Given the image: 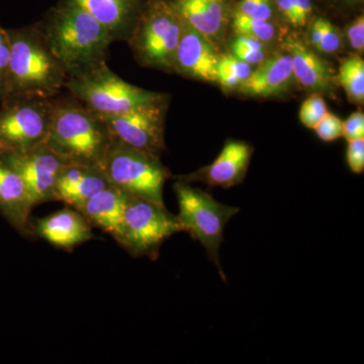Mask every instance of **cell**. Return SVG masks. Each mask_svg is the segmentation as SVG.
Listing matches in <instances>:
<instances>
[{
    "instance_id": "1",
    "label": "cell",
    "mask_w": 364,
    "mask_h": 364,
    "mask_svg": "<svg viewBox=\"0 0 364 364\" xmlns=\"http://www.w3.org/2000/svg\"><path fill=\"white\" fill-rule=\"evenodd\" d=\"M11 44L4 98L56 97L67 73L48 45L40 26L7 30Z\"/></svg>"
},
{
    "instance_id": "2",
    "label": "cell",
    "mask_w": 364,
    "mask_h": 364,
    "mask_svg": "<svg viewBox=\"0 0 364 364\" xmlns=\"http://www.w3.org/2000/svg\"><path fill=\"white\" fill-rule=\"evenodd\" d=\"M114 142L109 127L98 114L77 100L54 97L51 126L45 144L62 161L102 169Z\"/></svg>"
},
{
    "instance_id": "3",
    "label": "cell",
    "mask_w": 364,
    "mask_h": 364,
    "mask_svg": "<svg viewBox=\"0 0 364 364\" xmlns=\"http://www.w3.org/2000/svg\"><path fill=\"white\" fill-rule=\"evenodd\" d=\"M39 26L68 77L105 61L107 49L114 42L90 14L64 1Z\"/></svg>"
},
{
    "instance_id": "4",
    "label": "cell",
    "mask_w": 364,
    "mask_h": 364,
    "mask_svg": "<svg viewBox=\"0 0 364 364\" xmlns=\"http://www.w3.org/2000/svg\"><path fill=\"white\" fill-rule=\"evenodd\" d=\"M65 88L98 116L123 114L163 95L130 85L114 73L105 61L67 78Z\"/></svg>"
},
{
    "instance_id": "5",
    "label": "cell",
    "mask_w": 364,
    "mask_h": 364,
    "mask_svg": "<svg viewBox=\"0 0 364 364\" xmlns=\"http://www.w3.org/2000/svg\"><path fill=\"white\" fill-rule=\"evenodd\" d=\"M174 191L178 202L179 221L184 232L200 241L208 258L218 267L223 280H226L219 259V249L224 238L225 228L231 218L240 212L238 208L223 205L210 193L191 188L186 182L177 181Z\"/></svg>"
},
{
    "instance_id": "6",
    "label": "cell",
    "mask_w": 364,
    "mask_h": 364,
    "mask_svg": "<svg viewBox=\"0 0 364 364\" xmlns=\"http://www.w3.org/2000/svg\"><path fill=\"white\" fill-rule=\"evenodd\" d=\"M102 170L114 188L128 195L164 205L163 188L170 172L163 166L159 158L114 139Z\"/></svg>"
},
{
    "instance_id": "7",
    "label": "cell",
    "mask_w": 364,
    "mask_h": 364,
    "mask_svg": "<svg viewBox=\"0 0 364 364\" xmlns=\"http://www.w3.org/2000/svg\"><path fill=\"white\" fill-rule=\"evenodd\" d=\"M179 232H184L183 226L165 205L129 195L119 244L131 255L155 260L163 242Z\"/></svg>"
},
{
    "instance_id": "8",
    "label": "cell",
    "mask_w": 364,
    "mask_h": 364,
    "mask_svg": "<svg viewBox=\"0 0 364 364\" xmlns=\"http://www.w3.org/2000/svg\"><path fill=\"white\" fill-rule=\"evenodd\" d=\"M0 102L1 154L32 149L45 143L51 126L54 97H7Z\"/></svg>"
},
{
    "instance_id": "9",
    "label": "cell",
    "mask_w": 364,
    "mask_h": 364,
    "mask_svg": "<svg viewBox=\"0 0 364 364\" xmlns=\"http://www.w3.org/2000/svg\"><path fill=\"white\" fill-rule=\"evenodd\" d=\"M182 25L173 6L165 4L153 6L135 26L129 39L139 61L164 70L174 69Z\"/></svg>"
},
{
    "instance_id": "10",
    "label": "cell",
    "mask_w": 364,
    "mask_h": 364,
    "mask_svg": "<svg viewBox=\"0 0 364 364\" xmlns=\"http://www.w3.org/2000/svg\"><path fill=\"white\" fill-rule=\"evenodd\" d=\"M166 97L139 105L123 114L100 116L119 142L159 158L164 150Z\"/></svg>"
},
{
    "instance_id": "11",
    "label": "cell",
    "mask_w": 364,
    "mask_h": 364,
    "mask_svg": "<svg viewBox=\"0 0 364 364\" xmlns=\"http://www.w3.org/2000/svg\"><path fill=\"white\" fill-rule=\"evenodd\" d=\"M0 159L23 178L35 207L55 200L57 179L66 163L45 143L32 149L4 153Z\"/></svg>"
},
{
    "instance_id": "12",
    "label": "cell",
    "mask_w": 364,
    "mask_h": 364,
    "mask_svg": "<svg viewBox=\"0 0 364 364\" xmlns=\"http://www.w3.org/2000/svg\"><path fill=\"white\" fill-rule=\"evenodd\" d=\"M181 40L174 57V69L200 80L217 82L220 55L205 36L182 21Z\"/></svg>"
},
{
    "instance_id": "13",
    "label": "cell",
    "mask_w": 364,
    "mask_h": 364,
    "mask_svg": "<svg viewBox=\"0 0 364 364\" xmlns=\"http://www.w3.org/2000/svg\"><path fill=\"white\" fill-rule=\"evenodd\" d=\"M252 153L253 148L248 143L228 141L212 164L179 178L183 182L202 181L210 186L232 188L245 178Z\"/></svg>"
},
{
    "instance_id": "14",
    "label": "cell",
    "mask_w": 364,
    "mask_h": 364,
    "mask_svg": "<svg viewBox=\"0 0 364 364\" xmlns=\"http://www.w3.org/2000/svg\"><path fill=\"white\" fill-rule=\"evenodd\" d=\"M33 231L55 247L65 250L85 243L93 237L90 223L71 207L38 220Z\"/></svg>"
},
{
    "instance_id": "15",
    "label": "cell",
    "mask_w": 364,
    "mask_h": 364,
    "mask_svg": "<svg viewBox=\"0 0 364 364\" xmlns=\"http://www.w3.org/2000/svg\"><path fill=\"white\" fill-rule=\"evenodd\" d=\"M33 205L25 182L0 159V213L21 234H32L30 215Z\"/></svg>"
},
{
    "instance_id": "16",
    "label": "cell",
    "mask_w": 364,
    "mask_h": 364,
    "mask_svg": "<svg viewBox=\"0 0 364 364\" xmlns=\"http://www.w3.org/2000/svg\"><path fill=\"white\" fill-rule=\"evenodd\" d=\"M294 80L293 64L289 53H279L263 60L238 86L248 97H269L289 90Z\"/></svg>"
},
{
    "instance_id": "17",
    "label": "cell",
    "mask_w": 364,
    "mask_h": 364,
    "mask_svg": "<svg viewBox=\"0 0 364 364\" xmlns=\"http://www.w3.org/2000/svg\"><path fill=\"white\" fill-rule=\"evenodd\" d=\"M128 196V193L109 184L75 210L87 220L91 226L100 228L119 243Z\"/></svg>"
},
{
    "instance_id": "18",
    "label": "cell",
    "mask_w": 364,
    "mask_h": 364,
    "mask_svg": "<svg viewBox=\"0 0 364 364\" xmlns=\"http://www.w3.org/2000/svg\"><path fill=\"white\" fill-rule=\"evenodd\" d=\"M109 186L104 172L97 167L66 164L60 172L55 186V200L77 208Z\"/></svg>"
},
{
    "instance_id": "19",
    "label": "cell",
    "mask_w": 364,
    "mask_h": 364,
    "mask_svg": "<svg viewBox=\"0 0 364 364\" xmlns=\"http://www.w3.org/2000/svg\"><path fill=\"white\" fill-rule=\"evenodd\" d=\"M95 18L112 41H129L135 28L134 0H64Z\"/></svg>"
},
{
    "instance_id": "20",
    "label": "cell",
    "mask_w": 364,
    "mask_h": 364,
    "mask_svg": "<svg viewBox=\"0 0 364 364\" xmlns=\"http://www.w3.org/2000/svg\"><path fill=\"white\" fill-rule=\"evenodd\" d=\"M291 55L294 78L299 85L315 93H328L332 90L333 75L329 67L301 40L289 37L284 43Z\"/></svg>"
},
{
    "instance_id": "21",
    "label": "cell",
    "mask_w": 364,
    "mask_h": 364,
    "mask_svg": "<svg viewBox=\"0 0 364 364\" xmlns=\"http://www.w3.org/2000/svg\"><path fill=\"white\" fill-rule=\"evenodd\" d=\"M173 7L182 21L213 44L226 26V11L220 0H178Z\"/></svg>"
},
{
    "instance_id": "22",
    "label": "cell",
    "mask_w": 364,
    "mask_h": 364,
    "mask_svg": "<svg viewBox=\"0 0 364 364\" xmlns=\"http://www.w3.org/2000/svg\"><path fill=\"white\" fill-rule=\"evenodd\" d=\"M338 82L347 97L354 104L364 102V61L358 55H352L342 61L339 68Z\"/></svg>"
},
{
    "instance_id": "23",
    "label": "cell",
    "mask_w": 364,
    "mask_h": 364,
    "mask_svg": "<svg viewBox=\"0 0 364 364\" xmlns=\"http://www.w3.org/2000/svg\"><path fill=\"white\" fill-rule=\"evenodd\" d=\"M235 32L239 36L253 38L262 43L270 42L275 37V28L268 21L253 18L237 11L233 18Z\"/></svg>"
},
{
    "instance_id": "24",
    "label": "cell",
    "mask_w": 364,
    "mask_h": 364,
    "mask_svg": "<svg viewBox=\"0 0 364 364\" xmlns=\"http://www.w3.org/2000/svg\"><path fill=\"white\" fill-rule=\"evenodd\" d=\"M327 105L321 93H314L306 98L299 109V119L306 128L314 129L327 114Z\"/></svg>"
},
{
    "instance_id": "25",
    "label": "cell",
    "mask_w": 364,
    "mask_h": 364,
    "mask_svg": "<svg viewBox=\"0 0 364 364\" xmlns=\"http://www.w3.org/2000/svg\"><path fill=\"white\" fill-rule=\"evenodd\" d=\"M316 134L324 142H333L343 136V122L338 117L327 112L315 127Z\"/></svg>"
},
{
    "instance_id": "26",
    "label": "cell",
    "mask_w": 364,
    "mask_h": 364,
    "mask_svg": "<svg viewBox=\"0 0 364 364\" xmlns=\"http://www.w3.org/2000/svg\"><path fill=\"white\" fill-rule=\"evenodd\" d=\"M218 70L228 72L238 78L242 82L249 77L252 72V68H251V65L237 58L233 54H226L219 57Z\"/></svg>"
},
{
    "instance_id": "27",
    "label": "cell",
    "mask_w": 364,
    "mask_h": 364,
    "mask_svg": "<svg viewBox=\"0 0 364 364\" xmlns=\"http://www.w3.org/2000/svg\"><path fill=\"white\" fill-rule=\"evenodd\" d=\"M342 37L341 33L329 21L325 20L324 30H323L322 39L318 45V51L325 54H335L341 49Z\"/></svg>"
},
{
    "instance_id": "28",
    "label": "cell",
    "mask_w": 364,
    "mask_h": 364,
    "mask_svg": "<svg viewBox=\"0 0 364 364\" xmlns=\"http://www.w3.org/2000/svg\"><path fill=\"white\" fill-rule=\"evenodd\" d=\"M346 161L353 173L363 174L364 171V138L347 141Z\"/></svg>"
},
{
    "instance_id": "29",
    "label": "cell",
    "mask_w": 364,
    "mask_h": 364,
    "mask_svg": "<svg viewBox=\"0 0 364 364\" xmlns=\"http://www.w3.org/2000/svg\"><path fill=\"white\" fill-rule=\"evenodd\" d=\"M239 11L245 16L268 21L272 16L269 0H241Z\"/></svg>"
},
{
    "instance_id": "30",
    "label": "cell",
    "mask_w": 364,
    "mask_h": 364,
    "mask_svg": "<svg viewBox=\"0 0 364 364\" xmlns=\"http://www.w3.org/2000/svg\"><path fill=\"white\" fill-rule=\"evenodd\" d=\"M9 53H11V44H9V32L0 25V100L4 97Z\"/></svg>"
},
{
    "instance_id": "31",
    "label": "cell",
    "mask_w": 364,
    "mask_h": 364,
    "mask_svg": "<svg viewBox=\"0 0 364 364\" xmlns=\"http://www.w3.org/2000/svg\"><path fill=\"white\" fill-rule=\"evenodd\" d=\"M343 136L347 141L364 138V114L355 112L343 122Z\"/></svg>"
},
{
    "instance_id": "32",
    "label": "cell",
    "mask_w": 364,
    "mask_h": 364,
    "mask_svg": "<svg viewBox=\"0 0 364 364\" xmlns=\"http://www.w3.org/2000/svg\"><path fill=\"white\" fill-rule=\"evenodd\" d=\"M232 51L237 58L242 60L249 65H257L265 59L264 50H256L252 48L245 47V46L233 42L232 44Z\"/></svg>"
},
{
    "instance_id": "33",
    "label": "cell",
    "mask_w": 364,
    "mask_h": 364,
    "mask_svg": "<svg viewBox=\"0 0 364 364\" xmlns=\"http://www.w3.org/2000/svg\"><path fill=\"white\" fill-rule=\"evenodd\" d=\"M347 38L351 48L359 53L364 50V18L358 16L347 28Z\"/></svg>"
},
{
    "instance_id": "34",
    "label": "cell",
    "mask_w": 364,
    "mask_h": 364,
    "mask_svg": "<svg viewBox=\"0 0 364 364\" xmlns=\"http://www.w3.org/2000/svg\"><path fill=\"white\" fill-rule=\"evenodd\" d=\"M326 18H318L314 21L312 28L310 31V42L311 44L318 49L320 45L321 39H322L323 30H324V23Z\"/></svg>"
},
{
    "instance_id": "35",
    "label": "cell",
    "mask_w": 364,
    "mask_h": 364,
    "mask_svg": "<svg viewBox=\"0 0 364 364\" xmlns=\"http://www.w3.org/2000/svg\"><path fill=\"white\" fill-rule=\"evenodd\" d=\"M277 4L279 6V11L287 18V21L293 23L294 26H296V16H294L293 7H291L289 0H277Z\"/></svg>"
},
{
    "instance_id": "36",
    "label": "cell",
    "mask_w": 364,
    "mask_h": 364,
    "mask_svg": "<svg viewBox=\"0 0 364 364\" xmlns=\"http://www.w3.org/2000/svg\"><path fill=\"white\" fill-rule=\"evenodd\" d=\"M235 42L245 46V47L252 48V49L264 50V43L253 39V38L245 37V36H239V37L235 40Z\"/></svg>"
},
{
    "instance_id": "37",
    "label": "cell",
    "mask_w": 364,
    "mask_h": 364,
    "mask_svg": "<svg viewBox=\"0 0 364 364\" xmlns=\"http://www.w3.org/2000/svg\"><path fill=\"white\" fill-rule=\"evenodd\" d=\"M299 11L301 23H303L304 26L306 25L311 13H312V4H311V0H299Z\"/></svg>"
},
{
    "instance_id": "38",
    "label": "cell",
    "mask_w": 364,
    "mask_h": 364,
    "mask_svg": "<svg viewBox=\"0 0 364 364\" xmlns=\"http://www.w3.org/2000/svg\"><path fill=\"white\" fill-rule=\"evenodd\" d=\"M346 1L350 2V4H354V2L361 1V0H346Z\"/></svg>"
},
{
    "instance_id": "39",
    "label": "cell",
    "mask_w": 364,
    "mask_h": 364,
    "mask_svg": "<svg viewBox=\"0 0 364 364\" xmlns=\"http://www.w3.org/2000/svg\"><path fill=\"white\" fill-rule=\"evenodd\" d=\"M2 153V150H1V148H0V154H1Z\"/></svg>"
}]
</instances>
